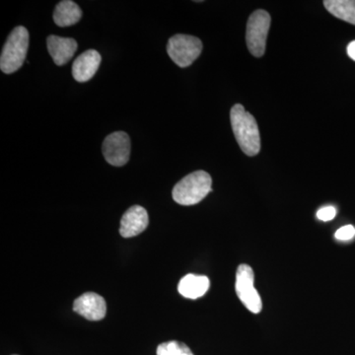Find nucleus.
Returning a JSON list of instances; mask_svg holds the SVG:
<instances>
[{
  "label": "nucleus",
  "mask_w": 355,
  "mask_h": 355,
  "mask_svg": "<svg viewBox=\"0 0 355 355\" xmlns=\"http://www.w3.org/2000/svg\"><path fill=\"white\" fill-rule=\"evenodd\" d=\"M230 120L233 133L243 153L248 156L259 154L261 137L253 114L248 113L241 104H236L231 109Z\"/></svg>",
  "instance_id": "1"
},
{
  "label": "nucleus",
  "mask_w": 355,
  "mask_h": 355,
  "mask_svg": "<svg viewBox=\"0 0 355 355\" xmlns=\"http://www.w3.org/2000/svg\"><path fill=\"white\" fill-rule=\"evenodd\" d=\"M211 184L212 180L209 173H191L174 187L173 198L181 205H197L212 191Z\"/></svg>",
  "instance_id": "2"
},
{
  "label": "nucleus",
  "mask_w": 355,
  "mask_h": 355,
  "mask_svg": "<svg viewBox=\"0 0 355 355\" xmlns=\"http://www.w3.org/2000/svg\"><path fill=\"white\" fill-rule=\"evenodd\" d=\"M29 48V32L23 26H18L9 35L1 57L0 69L6 74L13 73L22 67Z\"/></svg>",
  "instance_id": "3"
},
{
  "label": "nucleus",
  "mask_w": 355,
  "mask_h": 355,
  "mask_svg": "<svg viewBox=\"0 0 355 355\" xmlns=\"http://www.w3.org/2000/svg\"><path fill=\"white\" fill-rule=\"evenodd\" d=\"M202 51V41L190 35H175L167 44L168 55L180 67H190L200 57Z\"/></svg>",
  "instance_id": "4"
},
{
  "label": "nucleus",
  "mask_w": 355,
  "mask_h": 355,
  "mask_svg": "<svg viewBox=\"0 0 355 355\" xmlns=\"http://www.w3.org/2000/svg\"><path fill=\"white\" fill-rule=\"evenodd\" d=\"M270 27V14L265 10L254 11L248 20L246 42L248 50L256 58L263 57L266 38Z\"/></svg>",
  "instance_id": "5"
},
{
  "label": "nucleus",
  "mask_w": 355,
  "mask_h": 355,
  "mask_svg": "<svg viewBox=\"0 0 355 355\" xmlns=\"http://www.w3.org/2000/svg\"><path fill=\"white\" fill-rule=\"evenodd\" d=\"M254 275L251 266L240 265L236 272L235 291L238 298L250 312L259 314L263 308V302L259 292L254 286Z\"/></svg>",
  "instance_id": "6"
},
{
  "label": "nucleus",
  "mask_w": 355,
  "mask_h": 355,
  "mask_svg": "<svg viewBox=\"0 0 355 355\" xmlns=\"http://www.w3.org/2000/svg\"><path fill=\"white\" fill-rule=\"evenodd\" d=\"M103 155L109 164L121 167L127 164L130 156V139L128 133H111L103 142Z\"/></svg>",
  "instance_id": "7"
},
{
  "label": "nucleus",
  "mask_w": 355,
  "mask_h": 355,
  "mask_svg": "<svg viewBox=\"0 0 355 355\" xmlns=\"http://www.w3.org/2000/svg\"><path fill=\"white\" fill-rule=\"evenodd\" d=\"M73 310L89 321H100L106 316V301L99 294L87 292L74 301Z\"/></svg>",
  "instance_id": "8"
},
{
  "label": "nucleus",
  "mask_w": 355,
  "mask_h": 355,
  "mask_svg": "<svg viewBox=\"0 0 355 355\" xmlns=\"http://www.w3.org/2000/svg\"><path fill=\"white\" fill-rule=\"evenodd\" d=\"M148 214L140 205H133L121 217L120 234L123 238H132L144 232L148 226Z\"/></svg>",
  "instance_id": "9"
},
{
  "label": "nucleus",
  "mask_w": 355,
  "mask_h": 355,
  "mask_svg": "<svg viewBox=\"0 0 355 355\" xmlns=\"http://www.w3.org/2000/svg\"><path fill=\"white\" fill-rule=\"evenodd\" d=\"M102 57L97 51L88 50L81 53L72 65V76L78 83H87L95 76L101 64Z\"/></svg>",
  "instance_id": "10"
},
{
  "label": "nucleus",
  "mask_w": 355,
  "mask_h": 355,
  "mask_svg": "<svg viewBox=\"0 0 355 355\" xmlns=\"http://www.w3.org/2000/svg\"><path fill=\"white\" fill-rule=\"evenodd\" d=\"M46 46L55 64L62 67L73 58L77 50V42L74 39L51 35L46 39Z\"/></svg>",
  "instance_id": "11"
},
{
  "label": "nucleus",
  "mask_w": 355,
  "mask_h": 355,
  "mask_svg": "<svg viewBox=\"0 0 355 355\" xmlns=\"http://www.w3.org/2000/svg\"><path fill=\"white\" fill-rule=\"evenodd\" d=\"M210 282L205 275H188L179 282L178 291L184 297L198 299L202 297L209 291Z\"/></svg>",
  "instance_id": "12"
},
{
  "label": "nucleus",
  "mask_w": 355,
  "mask_h": 355,
  "mask_svg": "<svg viewBox=\"0 0 355 355\" xmlns=\"http://www.w3.org/2000/svg\"><path fill=\"white\" fill-rule=\"evenodd\" d=\"M83 17V10L71 0H64L55 6L53 21L60 27L76 25Z\"/></svg>",
  "instance_id": "13"
},
{
  "label": "nucleus",
  "mask_w": 355,
  "mask_h": 355,
  "mask_svg": "<svg viewBox=\"0 0 355 355\" xmlns=\"http://www.w3.org/2000/svg\"><path fill=\"white\" fill-rule=\"evenodd\" d=\"M324 6L338 19L355 25V0H324Z\"/></svg>",
  "instance_id": "14"
},
{
  "label": "nucleus",
  "mask_w": 355,
  "mask_h": 355,
  "mask_svg": "<svg viewBox=\"0 0 355 355\" xmlns=\"http://www.w3.org/2000/svg\"><path fill=\"white\" fill-rule=\"evenodd\" d=\"M157 355H193L188 345L183 343L171 340L158 345L156 350Z\"/></svg>",
  "instance_id": "15"
},
{
  "label": "nucleus",
  "mask_w": 355,
  "mask_h": 355,
  "mask_svg": "<svg viewBox=\"0 0 355 355\" xmlns=\"http://www.w3.org/2000/svg\"><path fill=\"white\" fill-rule=\"evenodd\" d=\"M355 236V228L352 225H345L338 229L336 232L335 237L340 241H349Z\"/></svg>",
  "instance_id": "16"
},
{
  "label": "nucleus",
  "mask_w": 355,
  "mask_h": 355,
  "mask_svg": "<svg viewBox=\"0 0 355 355\" xmlns=\"http://www.w3.org/2000/svg\"><path fill=\"white\" fill-rule=\"evenodd\" d=\"M336 216V209L334 207H326L318 210L317 217L322 221L333 220Z\"/></svg>",
  "instance_id": "17"
},
{
  "label": "nucleus",
  "mask_w": 355,
  "mask_h": 355,
  "mask_svg": "<svg viewBox=\"0 0 355 355\" xmlns=\"http://www.w3.org/2000/svg\"><path fill=\"white\" fill-rule=\"evenodd\" d=\"M347 55H349L352 60H355V41L352 42V43L347 46Z\"/></svg>",
  "instance_id": "18"
}]
</instances>
